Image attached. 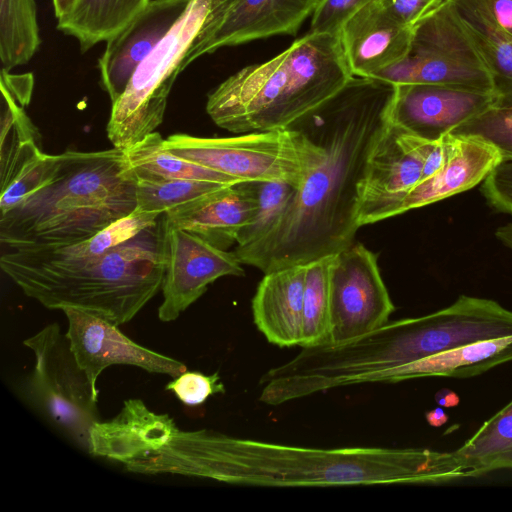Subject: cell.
I'll list each match as a JSON object with an SVG mask.
<instances>
[{
	"label": "cell",
	"instance_id": "41",
	"mask_svg": "<svg viewBox=\"0 0 512 512\" xmlns=\"http://www.w3.org/2000/svg\"><path fill=\"white\" fill-rule=\"evenodd\" d=\"M77 0H52L55 17L58 19L67 15Z\"/></svg>",
	"mask_w": 512,
	"mask_h": 512
},
{
	"label": "cell",
	"instance_id": "9",
	"mask_svg": "<svg viewBox=\"0 0 512 512\" xmlns=\"http://www.w3.org/2000/svg\"><path fill=\"white\" fill-rule=\"evenodd\" d=\"M373 78L393 85L433 84L495 93V78L446 0L413 27L409 54Z\"/></svg>",
	"mask_w": 512,
	"mask_h": 512
},
{
	"label": "cell",
	"instance_id": "26",
	"mask_svg": "<svg viewBox=\"0 0 512 512\" xmlns=\"http://www.w3.org/2000/svg\"><path fill=\"white\" fill-rule=\"evenodd\" d=\"M163 142L160 133L152 132L125 150L136 178L205 180L229 185L239 183L227 175L171 153Z\"/></svg>",
	"mask_w": 512,
	"mask_h": 512
},
{
	"label": "cell",
	"instance_id": "38",
	"mask_svg": "<svg viewBox=\"0 0 512 512\" xmlns=\"http://www.w3.org/2000/svg\"><path fill=\"white\" fill-rule=\"evenodd\" d=\"M496 25L512 36V0H480Z\"/></svg>",
	"mask_w": 512,
	"mask_h": 512
},
{
	"label": "cell",
	"instance_id": "40",
	"mask_svg": "<svg viewBox=\"0 0 512 512\" xmlns=\"http://www.w3.org/2000/svg\"><path fill=\"white\" fill-rule=\"evenodd\" d=\"M425 417L428 424L433 427H440L448 421V415L441 406L426 412Z\"/></svg>",
	"mask_w": 512,
	"mask_h": 512
},
{
	"label": "cell",
	"instance_id": "25",
	"mask_svg": "<svg viewBox=\"0 0 512 512\" xmlns=\"http://www.w3.org/2000/svg\"><path fill=\"white\" fill-rule=\"evenodd\" d=\"M454 453L464 468L465 477L512 469V400Z\"/></svg>",
	"mask_w": 512,
	"mask_h": 512
},
{
	"label": "cell",
	"instance_id": "42",
	"mask_svg": "<svg viewBox=\"0 0 512 512\" xmlns=\"http://www.w3.org/2000/svg\"><path fill=\"white\" fill-rule=\"evenodd\" d=\"M495 235L505 246L512 250V223L499 227Z\"/></svg>",
	"mask_w": 512,
	"mask_h": 512
},
{
	"label": "cell",
	"instance_id": "23",
	"mask_svg": "<svg viewBox=\"0 0 512 512\" xmlns=\"http://www.w3.org/2000/svg\"><path fill=\"white\" fill-rule=\"evenodd\" d=\"M512 361V336L462 345L374 374L369 383H397L424 377L468 378Z\"/></svg>",
	"mask_w": 512,
	"mask_h": 512
},
{
	"label": "cell",
	"instance_id": "17",
	"mask_svg": "<svg viewBox=\"0 0 512 512\" xmlns=\"http://www.w3.org/2000/svg\"><path fill=\"white\" fill-rule=\"evenodd\" d=\"M339 37L352 75L374 77L409 54L413 28L397 20L381 0H376L349 18Z\"/></svg>",
	"mask_w": 512,
	"mask_h": 512
},
{
	"label": "cell",
	"instance_id": "36",
	"mask_svg": "<svg viewBox=\"0 0 512 512\" xmlns=\"http://www.w3.org/2000/svg\"><path fill=\"white\" fill-rule=\"evenodd\" d=\"M482 193L491 207L512 214V158L494 167L483 181Z\"/></svg>",
	"mask_w": 512,
	"mask_h": 512
},
{
	"label": "cell",
	"instance_id": "34",
	"mask_svg": "<svg viewBox=\"0 0 512 512\" xmlns=\"http://www.w3.org/2000/svg\"><path fill=\"white\" fill-rule=\"evenodd\" d=\"M165 389L189 406L200 405L214 394L225 393L218 373L206 375L197 371H184L168 382Z\"/></svg>",
	"mask_w": 512,
	"mask_h": 512
},
{
	"label": "cell",
	"instance_id": "12",
	"mask_svg": "<svg viewBox=\"0 0 512 512\" xmlns=\"http://www.w3.org/2000/svg\"><path fill=\"white\" fill-rule=\"evenodd\" d=\"M434 142L389 120L366 162L359 190V227L401 214L402 202L420 182L425 159Z\"/></svg>",
	"mask_w": 512,
	"mask_h": 512
},
{
	"label": "cell",
	"instance_id": "37",
	"mask_svg": "<svg viewBox=\"0 0 512 512\" xmlns=\"http://www.w3.org/2000/svg\"><path fill=\"white\" fill-rule=\"evenodd\" d=\"M446 0H381L384 7L401 23L413 28Z\"/></svg>",
	"mask_w": 512,
	"mask_h": 512
},
{
	"label": "cell",
	"instance_id": "39",
	"mask_svg": "<svg viewBox=\"0 0 512 512\" xmlns=\"http://www.w3.org/2000/svg\"><path fill=\"white\" fill-rule=\"evenodd\" d=\"M435 400L441 407L451 408L459 404V396L451 389L443 388L435 394Z\"/></svg>",
	"mask_w": 512,
	"mask_h": 512
},
{
	"label": "cell",
	"instance_id": "3",
	"mask_svg": "<svg viewBox=\"0 0 512 512\" xmlns=\"http://www.w3.org/2000/svg\"><path fill=\"white\" fill-rule=\"evenodd\" d=\"M136 209V177L125 150H67L54 155L44 182L0 214V241L9 250L78 243Z\"/></svg>",
	"mask_w": 512,
	"mask_h": 512
},
{
	"label": "cell",
	"instance_id": "27",
	"mask_svg": "<svg viewBox=\"0 0 512 512\" xmlns=\"http://www.w3.org/2000/svg\"><path fill=\"white\" fill-rule=\"evenodd\" d=\"M161 215L135 209L95 235L78 243L39 250H16L45 262L67 263L98 257L158 223Z\"/></svg>",
	"mask_w": 512,
	"mask_h": 512
},
{
	"label": "cell",
	"instance_id": "16",
	"mask_svg": "<svg viewBox=\"0 0 512 512\" xmlns=\"http://www.w3.org/2000/svg\"><path fill=\"white\" fill-rule=\"evenodd\" d=\"M191 0H151L106 41L99 58L100 83L111 103L125 90L139 64L186 11Z\"/></svg>",
	"mask_w": 512,
	"mask_h": 512
},
{
	"label": "cell",
	"instance_id": "13",
	"mask_svg": "<svg viewBox=\"0 0 512 512\" xmlns=\"http://www.w3.org/2000/svg\"><path fill=\"white\" fill-rule=\"evenodd\" d=\"M165 225L163 301L158 308V318L171 322L196 302L215 280L223 276H243L245 271L233 252L221 250L186 230L168 227L166 221Z\"/></svg>",
	"mask_w": 512,
	"mask_h": 512
},
{
	"label": "cell",
	"instance_id": "2",
	"mask_svg": "<svg viewBox=\"0 0 512 512\" xmlns=\"http://www.w3.org/2000/svg\"><path fill=\"white\" fill-rule=\"evenodd\" d=\"M145 475L172 474L259 487L443 484L465 477L453 452L427 448H313L180 430L162 448L124 463Z\"/></svg>",
	"mask_w": 512,
	"mask_h": 512
},
{
	"label": "cell",
	"instance_id": "4",
	"mask_svg": "<svg viewBox=\"0 0 512 512\" xmlns=\"http://www.w3.org/2000/svg\"><path fill=\"white\" fill-rule=\"evenodd\" d=\"M165 218L105 254L54 263L16 250L3 253L2 271L48 309L77 308L120 326L161 290L165 268Z\"/></svg>",
	"mask_w": 512,
	"mask_h": 512
},
{
	"label": "cell",
	"instance_id": "18",
	"mask_svg": "<svg viewBox=\"0 0 512 512\" xmlns=\"http://www.w3.org/2000/svg\"><path fill=\"white\" fill-rule=\"evenodd\" d=\"M320 0H235L207 40L183 61L184 70L197 58L225 46L274 35H295Z\"/></svg>",
	"mask_w": 512,
	"mask_h": 512
},
{
	"label": "cell",
	"instance_id": "10",
	"mask_svg": "<svg viewBox=\"0 0 512 512\" xmlns=\"http://www.w3.org/2000/svg\"><path fill=\"white\" fill-rule=\"evenodd\" d=\"M35 356L26 394L75 443L90 451V432L99 421L91 383L79 366L66 334L50 323L23 341Z\"/></svg>",
	"mask_w": 512,
	"mask_h": 512
},
{
	"label": "cell",
	"instance_id": "30",
	"mask_svg": "<svg viewBox=\"0 0 512 512\" xmlns=\"http://www.w3.org/2000/svg\"><path fill=\"white\" fill-rule=\"evenodd\" d=\"M332 255L306 264L300 347H314L330 339L329 273Z\"/></svg>",
	"mask_w": 512,
	"mask_h": 512
},
{
	"label": "cell",
	"instance_id": "21",
	"mask_svg": "<svg viewBox=\"0 0 512 512\" xmlns=\"http://www.w3.org/2000/svg\"><path fill=\"white\" fill-rule=\"evenodd\" d=\"M177 429L168 414L153 412L140 399H128L113 419L93 425L89 453L125 463L162 448Z\"/></svg>",
	"mask_w": 512,
	"mask_h": 512
},
{
	"label": "cell",
	"instance_id": "31",
	"mask_svg": "<svg viewBox=\"0 0 512 512\" xmlns=\"http://www.w3.org/2000/svg\"><path fill=\"white\" fill-rule=\"evenodd\" d=\"M229 184L190 179L136 178V209L166 214Z\"/></svg>",
	"mask_w": 512,
	"mask_h": 512
},
{
	"label": "cell",
	"instance_id": "29",
	"mask_svg": "<svg viewBox=\"0 0 512 512\" xmlns=\"http://www.w3.org/2000/svg\"><path fill=\"white\" fill-rule=\"evenodd\" d=\"M495 81L512 82V36L500 29L480 0H451Z\"/></svg>",
	"mask_w": 512,
	"mask_h": 512
},
{
	"label": "cell",
	"instance_id": "20",
	"mask_svg": "<svg viewBox=\"0 0 512 512\" xmlns=\"http://www.w3.org/2000/svg\"><path fill=\"white\" fill-rule=\"evenodd\" d=\"M501 160L497 148L484 139L449 133L445 163L407 193L400 213L433 204L475 187L485 180Z\"/></svg>",
	"mask_w": 512,
	"mask_h": 512
},
{
	"label": "cell",
	"instance_id": "28",
	"mask_svg": "<svg viewBox=\"0 0 512 512\" xmlns=\"http://www.w3.org/2000/svg\"><path fill=\"white\" fill-rule=\"evenodd\" d=\"M41 43L35 0H0L1 69L28 63Z\"/></svg>",
	"mask_w": 512,
	"mask_h": 512
},
{
	"label": "cell",
	"instance_id": "8",
	"mask_svg": "<svg viewBox=\"0 0 512 512\" xmlns=\"http://www.w3.org/2000/svg\"><path fill=\"white\" fill-rule=\"evenodd\" d=\"M210 9L211 0H191L181 18L136 68L111 106L106 131L113 147L126 150L161 125L171 88L183 71L184 57Z\"/></svg>",
	"mask_w": 512,
	"mask_h": 512
},
{
	"label": "cell",
	"instance_id": "35",
	"mask_svg": "<svg viewBox=\"0 0 512 512\" xmlns=\"http://www.w3.org/2000/svg\"><path fill=\"white\" fill-rule=\"evenodd\" d=\"M373 1L376 0H320L312 14L309 32L339 35L345 22Z\"/></svg>",
	"mask_w": 512,
	"mask_h": 512
},
{
	"label": "cell",
	"instance_id": "15",
	"mask_svg": "<svg viewBox=\"0 0 512 512\" xmlns=\"http://www.w3.org/2000/svg\"><path fill=\"white\" fill-rule=\"evenodd\" d=\"M495 93L433 84L395 85L389 120L408 132L438 140L488 109Z\"/></svg>",
	"mask_w": 512,
	"mask_h": 512
},
{
	"label": "cell",
	"instance_id": "32",
	"mask_svg": "<svg viewBox=\"0 0 512 512\" xmlns=\"http://www.w3.org/2000/svg\"><path fill=\"white\" fill-rule=\"evenodd\" d=\"M494 103L451 134L476 136L492 144L502 159L512 158V82L496 80Z\"/></svg>",
	"mask_w": 512,
	"mask_h": 512
},
{
	"label": "cell",
	"instance_id": "19",
	"mask_svg": "<svg viewBox=\"0 0 512 512\" xmlns=\"http://www.w3.org/2000/svg\"><path fill=\"white\" fill-rule=\"evenodd\" d=\"M257 206L254 182L224 187L164 214L168 227L186 230L227 250L237 243Z\"/></svg>",
	"mask_w": 512,
	"mask_h": 512
},
{
	"label": "cell",
	"instance_id": "14",
	"mask_svg": "<svg viewBox=\"0 0 512 512\" xmlns=\"http://www.w3.org/2000/svg\"><path fill=\"white\" fill-rule=\"evenodd\" d=\"M62 311L68 321L66 336L70 348L97 397V380L111 365H131L171 377H177L187 369L179 360L132 341L119 330L118 325L105 318L71 307Z\"/></svg>",
	"mask_w": 512,
	"mask_h": 512
},
{
	"label": "cell",
	"instance_id": "6",
	"mask_svg": "<svg viewBox=\"0 0 512 512\" xmlns=\"http://www.w3.org/2000/svg\"><path fill=\"white\" fill-rule=\"evenodd\" d=\"M512 336V311L498 302L461 295L428 315L388 321L357 339L332 344L326 365L337 384L369 383L383 370L469 343Z\"/></svg>",
	"mask_w": 512,
	"mask_h": 512
},
{
	"label": "cell",
	"instance_id": "5",
	"mask_svg": "<svg viewBox=\"0 0 512 512\" xmlns=\"http://www.w3.org/2000/svg\"><path fill=\"white\" fill-rule=\"evenodd\" d=\"M352 76L339 35L308 32L272 59L228 77L208 95L206 112L235 134L287 129Z\"/></svg>",
	"mask_w": 512,
	"mask_h": 512
},
{
	"label": "cell",
	"instance_id": "11",
	"mask_svg": "<svg viewBox=\"0 0 512 512\" xmlns=\"http://www.w3.org/2000/svg\"><path fill=\"white\" fill-rule=\"evenodd\" d=\"M330 339H357L389 321L395 307L381 277L377 256L361 243L332 255L329 273Z\"/></svg>",
	"mask_w": 512,
	"mask_h": 512
},
{
	"label": "cell",
	"instance_id": "22",
	"mask_svg": "<svg viewBox=\"0 0 512 512\" xmlns=\"http://www.w3.org/2000/svg\"><path fill=\"white\" fill-rule=\"evenodd\" d=\"M305 265L264 273L252 299L257 329L278 347L300 346L303 322Z\"/></svg>",
	"mask_w": 512,
	"mask_h": 512
},
{
	"label": "cell",
	"instance_id": "33",
	"mask_svg": "<svg viewBox=\"0 0 512 512\" xmlns=\"http://www.w3.org/2000/svg\"><path fill=\"white\" fill-rule=\"evenodd\" d=\"M257 206L250 222L239 233L236 247L251 245L267 235L281 220L296 188L280 181L254 182Z\"/></svg>",
	"mask_w": 512,
	"mask_h": 512
},
{
	"label": "cell",
	"instance_id": "1",
	"mask_svg": "<svg viewBox=\"0 0 512 512\" xmlns=\"http://www.w3.org/2000/svg\"><path fill=\"white\" fill-rule=\"evenodd\" d=\"M395 85L352 76L297 127L323 148L278 224L259 241L235 247L241 264L263 273L334 255L354 243L359 190L368 155L389 122Z\"/></svg>",
	"mask_w": 512,
	"mask_h": 512
},
{
	"label": "cell",
	"instance_id": "24",
	"mask_svg": "<svg viewBox=\"0 0 512 512\" xmlns=\"http://www.w3.org/2000/svg\"><path fill=\"white\" fill-rule=\"evenodd\" d=\"M151 0H77L72 10L58 19L57 28L74 37L82 52L107 41Z\"/></svg>",
	"mask_w": 512,
	"mask_h": 512
},
{
	"label": "cell",
	"instance_id": "7",
	"mask_svg": "<svg viewBox=\"0 0 512 512\" xmlns=\"http://www.w3.org/2000/svg\"><path fill=\"white\" fill-rule=\"evenodd\" d=\"M163 144L171 153L239 183L280 181L295 188L323 157L321 145L297 127L219 138L178 133Z\"/></svg>",
	"mask_w": 512,
	"mask_h": 512
}]
</instances>
